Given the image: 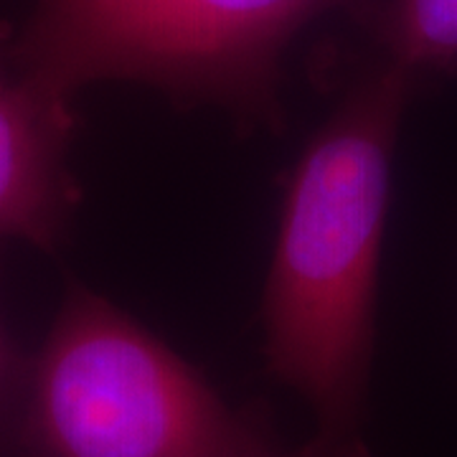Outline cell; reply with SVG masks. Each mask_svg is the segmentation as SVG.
Returning <instances> with one entry per match:
<instances>
[{
    "label": "cell",
    "mask_w": 457,
    "mask_h": 457,
    "mask_svg": "<svg viewBox=\"0 0 457 457\" xmlns=\"http://www.w3.org/2000/svg\"><path fill=\"white\" fill-rule=\"evenodd\" d=\"M26 366L29 359L21 356L18 345L0 318V455L8 447H18Z\"/></svg>",
    "instance_id": "obj_6"
},
{
    "label": "cell",
    "mask_w": 457,
    "mask_h": 457,
    "mask_svg": "<svg viewBox=\"0 0 457 457\" xmlns=\"http://www.w3.org/2000/svg\"><path fill=\"white\" fill-rule=\"evenodd\" d=\"M420 84L376 62L287 180L262 293L267 369L315 411V440H359L396 137Z\"/></svg>",
    "instance_id": "obj_1"
},
{
    "label": "cell",
    "mask_w": 457,
    "mask_h": 457,
    "mask_svg": "<svg viewBox=\"0 0 457 457\" xmlns=\"http://www.w3.org/2000/svg\"><path fill=\"white\" fill-rule=\"evenodd\" d=\"M71 120L69 99L36 82L16 44L0 41V239L62 245L77 206L66 163Z\"/></svg>",
    "instance_id": "obj_4"
},
{
    "label": "cell",
    "mask_w": 457,
    "mask_h": 457,
    "mask_svg": "<svg viewBox=\"0 0 457 457\" xmlns=\"http://www.w3.org/2000/svg\"><path fill=\"white\" fill-rule=\"evenodd\" d=\"M378 0H36L21 64L54 95L140 82L252 120L278 117L279 59L312 18Z\"/></svg>",
    "instance_id": "obj_3"
},
{
    "label": "cell",
    "mask_w": 457,
    "mask_h": 457,
    "mask_svg": "<svg viewBox=\"0 0 457 457\" xmlns=\"http://www.w3.org/2000/svg\"><path fill=\"white\" fill-rule=\"evenodd\" d=\"M285 457H369L363 442H351V445H330V442L312 440L308 447L297 453H285Z\"/></svg>",
    "instance_id": "obj_7"
},
{
    "label": "cell",
    "mask_w": 457,
    "mask_h": 457,
    "mask_svg": "<svg viewBox=\"0 0 457 457\" xmlns=\"http://www.w3.org/2000/svg\"><path fill=\"white\" fill-rule=\"evenodd\" d=\"M371 18L378 62L417 84L457 71V0H378Z\"/></svg>",
    "instance_id": "obj_5"
},
{
    "label": "cell",
    "mask_w": 457,
    "mask_h": 457,
    "mask_svg": "<svg viewBox=\"0 0 457 457\" xmlns=\"http://www.w3.org/2000/svg\"><path fill=\"white\" fill-rule=\"evenodd\" d=\"M29 457H285L186 359L87 287H69L26 366Z\"/></svg>",
    "instance_id": "obj_2"
}]
</instances>
